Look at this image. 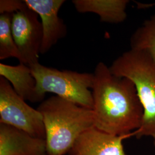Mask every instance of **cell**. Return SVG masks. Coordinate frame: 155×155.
Listing matches in <instances>:
<instances>
[{
    "instance_id": "cell-2",
    "label": "cell",
    "mask_w": 155,
    "mask_h": 155,
    "mask_svg": "<svg viewBox=\"0 0 155 155\" xmlns=\"http://www.w3.org/2000/svg\"><path fill=\"white\" fill-rule=\"evenodd\" d=\"M37 109L43 118L48 155L68 153L79 136L94 127L92 109L56 95L43 100Z\"/></svg>"
},
{
    "instance_id": "cell-17",
    "label": "cell",
    "mask_w": 155,
    "mask_h": 155,
    "mask_svg": "<svg viewBox=\"0 0 155 155\" xmlns=\"http://www.w3.org/2000/svg\"></svg>"
},
{
    "instance_id": "cell-12",
    "label": "cell",
    "mask_w": 155,
    "mask_h": 155,
    "mask_svg": "<svg viewBox=\"0 0 155 155\" xmlns=\"http://www.w3.org/2000/svg\"><path fill=\"white\" fill-rule=\"evenodd\" d=\"M130 49L147 53L155 61V14L144 21L130 39Z\"/></svg>"
},
{
    "instance_id": "cell-16",
    "label": "cell",
    "mask_w": 155,
    "mask_h": 155,
    "mask_svg": "<svg viewBox=\"0 0 155 155\" xmlns=\"http://www.w3.org/2000/svg\"><path fill=\"white\" fill-rule=\"evenodd\" d=\"M153 144H154V146H155V140H154V141H153Z\"/></svg>"
},
{
    "instance_id": "cell-9",
    "label": "cell",
    "mask_w": 155,
    "mask_h": 155,
    "mask_svg": "<svg viewBox=\"0 0 155 155\" xmlns=\"http://www.w3.org/2000/svg\"><path fill=\"white\" fill-rule=\"evenodd\" d=\"M0 155H47L46 140L0 123Z\"/></svg>"
},
{
    "instance_id": "cell-6",
    "label": "cell",
    "mask_w": 155,
    "mask_h": 155,
    "mask_svg": "<svg viewBox=\"0 0 155 155\" xmlns=\"http://www.w3.org/2000/svg\"><path fill=\"white\" fill-rule=\"evenodd\" d=\"M12 31L22 63L28 66L39 62L43 39L38 15L29 7L12 16Z\"/></svg>"
},
{
    "instance_id": "cell-11",
    "label": "cell",
    "mask_w": 155,
    "mask_h": 155,
    "mask_svg": "<svg viewBox=\"0 0 155 155\" xmlns=\"http://www.w3.org/2000/svg\"><path fill=\"white\" fill-rule=\"evenodd\" d=\"M0 75L4 78L20 97L25 101L38 102L43 100L36 91V82L30 67L20 63L17 66L0 63Z\"/></svg>"
},
{
    "instance_id": "cell-7",
    "label": "cell",
    "mask_w": 155,
    "mask_h": 155,
    "mask_svg": "<svg viewBox=\"0 0 155 155\" xmlns=\"http://www.w3.org/2000/svg\"><path fill=\"white\" fill-rule=\"evenodd\" d=\"M28 7L36 12L41 20L43 39L40 54H45L66 36L67 27L58 13L64 0H24Z\"/></svg>"
},
{
    "instance_id": "cell-5",
    "label": "cell",
    "mask_w": 155,
    "mask_h": 155,
    "mask_svg": "<svg viewBox=\"0 0 155 155\" xmlns=\"http://www.w3.org/2000/svg\"><path fill=\"white\" fill-rule=\"evenodd\" d=\"M0 123L11 125L33 137L45 139L43 118L38 110L28 105L10 83L0 76Z\"/></svg>"
},
{
    "instance_id": "cell-14",
    "label": "cell",
    "mask_w": 155,
    "mask_h": 155,
    "mask_svg": "<svg viewBox=\"0 0 155 155\" xmlns=\"http://www.w3.org/2000/svg\"><path fill=\"white\" fill-rule=\"evenodd\" d=\"M28 7L24 1L18 0H1L0 13L1 14H13L23 10Z\"/></svg>"
},
{
    "instance_id": "cell-3",
    "label": "cell",
    "mask_w": 155,
    "mask_h": 155,
    "mask_svg": "<svg viewBox=\"0 0 155 155\" xmlns=\"http://www.w3.org/2000/svg\"><path fill=\"white\" fill-rule=\"evenodd\" d=\"M109 69L113 75L134 83L143 106L142 124L134 136L155 140V61L145 52L130 49L113 61Z\"/></svg>"
},
{
    "instance_id": "cell-10",
    "label": "cell",
    "mask_w": 155,
    "mask_h": 155,
    "mask_svg": "<svg viewBox=\"0 0 155 155\" xmlns=\"http://www.w3.org/2000/svg\"><path fill=\"white\" fill-rule=\"evenodd\" d=\"M72 2L79 13H95L99 16L102 22L119 24L127 18L128 0H73Z\"/></svg>"
},
{
    "instance_id": "cell-4",
    "label": "cell",
    "mask_w": 155,
    "mask_h": 155,
    "mask_svg": "<svg viewBox=\"0 0 155 155\" xmlns=\"http://www.w3.org/2000/svg\"><path fill=\"white\" fill-rule=\"evenodd\" d=\"M36 82V91L43 100L47 93L93 110L94 75L87 72L59 70L39 62L30 66Z\"/></svg>"
},
{
    "instance_id": "cell-13",
    "label": "cell",
    "mask_w": 155,
    "mask_h": 155,
    "mask_svg": "<svg viewBox=\"0 0 155 155\" xmlns=\"http://www.w3.org/2000/svg\"><path fill=\"white\" fill-rule=\"evenodd\" d=\"M12 14L0 16V59L15 58L19 61L21 56L12 31Z\"/></svg>"
},
{
    "instance_id": "cell-1",
    "label": "cell",
    "mask_w": 155,
    "mask_h": 155,
    "mask_svg": "<svg viewBox=\"0 0 155 155\" xmlns=\"http://www.w3.org/2000/svg\"><path fill=\"white\" fill-rule=\"evenodd\" d=\"M93 75L94 127L116 136L138 130L144 111L134 83L113 75L104 62L97 64Z\"/></svg>"
},
{
    "instance_id": "cell-8",
    "label": "cell",
    "mask_w": 155,
    "mask_h": 155,
    "mask_svg": "<svg viewBox=\"0 0 155 155\" xmlns=\"http://www.w3.org/2000/svg\"><path fill=\"white\" fill-rule=\"evenodd\" d=\"M132 136H116L92 127L81 134L69 151V155H127L123 140Z\"/></svg>"
},
{
    "instance_id": "cell-15",
    "label": "cell",
    "mask_w": 155,
    "mask_h": 155,
    "mask_svg": "<svg viewBox=\"0 0 155 155\" xmlns=\"http://www.w3.org/2000/svg\"><path fill=\"white\" fill-rule=\"evenodd\" d=\"M136 4L137 5V8L139 9H148V8H153L155 6V3H142V2H136Z\"/></svg>"
}]
</instances>
